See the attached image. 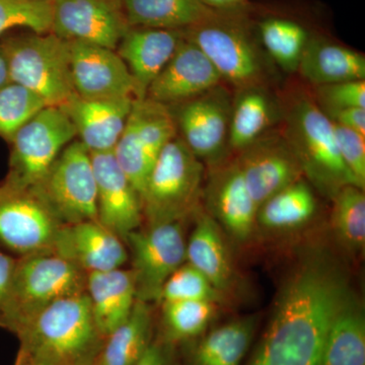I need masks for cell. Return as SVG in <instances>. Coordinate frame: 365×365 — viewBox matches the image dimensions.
Returning a JSON list of instances; mask_svg holds the SVG:
<instances>
[{"mask_svg": "<svg viewBox=\"0 0 365 365\" xmlns=\"http://www.w3.org/2000/svg\"><path fill=\"white\" fill-rule=\"evenodd\" d=\"M86 274L58 255L43 253L16 261L0 327L14 334L46 307L86 292Z\"/></svg>", "mask_w": 365, "mask_h": 365, "instance_id": "cell-5", "label": "cell"}, {"mask_svg": "<svg viewBox=\"0 0 365 365\" xmlns=\"http://www.w3.org/2000/svg\"><path fill=\"white\" fill-rule=\"evenodd\" d=\"M76 136V128L61 108L47 106L41 110L11 140V170L4 187L13 191L32 189Z\"/></svg>", "mask_w": 365, "mask_h": 365, "instance_id": "cell-9", "label": "cell"}, {"mask_svg": "<svg viewBox=\"0 0 365 365\" xmlns=\"http://www.w3.org/2000/svg\"><path fill=\"white\" fill-rule=\"evenodd\" d=\"M150 307L137 299L126 321L106 337L96 365H135L150 344Z\"/></svg>", "mask_w": 365, "mask_h": 365, "instance_id": "cell-29", "label": "cell"}, {"mask_svg": "<svg viewBox=\"0 0 365 365\" xmlns=\"http://www.w3.org/2000/svg\"><path fill=\"white\" fill-rule=\"evenodd\" d=\"M318 365H365V317L348 292L327 330Z\"/></svg>", "mask_w": 365, "mask_h": 365, "instance_id": "cell-25", "label": "cell"}, {"mask_svg": "<svg viewBox=\"0 0 365 365\" xmlns=\"http://www.w3.org/2000/svg\"><path fill=\"white\" fill-rule=\"evenodd\" d=\"M278 96L282 112L280 128L299 158L304 177L331 199L347 185L361 188L343 163L333 122L319 109L312 91L292 86Z\"/></svg>", "mask_w": 365, "mask_h": 365, "instance_id": "cell-2", "label": "cell"}, {"mask_svg": "<svg viewBox=\"0 0 365 365\" xmlns=\"http://www.w3.org/2000/svg\"><path fill=\"white\" fill-rule=\"evenodd\" d=\"M297 73L311 88L365 81V56L346 46L309 36Z\"/></svg>", "mask_w": 365, "mask_h": 365, "instance_id": "cell-24", "label": "cell"}, {"mask_svg": "<svg viewBox=\"0 0 365 365\" xmlns=\"http://www.w3.org/2000/svg\"><path fill=\"white\" fill-rule=\"evenodd\" d=\"M312 93L325 114L348 108H365V81L314 86Z\"/></svg>", "mask_w": 365, "mask_h": 365, "instance_id": "cell-38", "label": "cell"}, {"mask_svg": "<svg viewBox=\"0 0 365 365\" xmlns=\"http://www.w3.org/2000/svg\"><path fill=\"white\" fill-rule=\"evenodd\" d=\"M91 158L97 185L98 220L124 241L143 222L141 197L113 151L91 153Z\"/></svg>", "mask_w": 365, "mask_h": 365, "instance_id": "cell-16", "label": "cell"}, {"mask_svg": "<svg viewBox=\"0 0 365 365\" xmlns=\"http://www.w3.org/2000/svg\"><path fill=\"white\" fill-rule=\"evenodd\" d=\"M255 321L234 319L201 335L192 352V365H240L253 342Z\"/></svg>", "mask_w": 365, "mask_h": 365, "instance_id": "cell-28", "label": "cell"}, {"mask_svg": "<svg viewBox=\"0 0 365 365\" xmlns=\"http://www.w3.org/2000/svg\"><path fill=\"white\" fill-rule=\"evenodd\" d=\"M242 9L215 11L207 19L182 30L210 60L228 88L272 86L276 67L264 50Z\"/></svg>", "mask_w": 365, "mask_h": 365, "instance_id": "cell-3", "label": "cell"}, {"mask_svg": "<svg viewBox=\"0 0 365 365\" xmlns=\"http://www.w3.org/2000/svg\"><path fill=\"white\" fill-rule=\"evenodd\" d=\"M29 192L62 225L98 220L97 185L91 153L79 140L64 148L44 178Z\"/></svg>", "mask_w": 365, "mask_h": 365, "instance_id": "cell-8", "label": "cell"}, {"mask_svg": "<svg viewBox=\"0 0 365 365\" xmlns=\"http://www.w3.org/2000/svg\"><path fill=\"white\" fill-rule=\"evenodd\" d=\"M206 6L216 11H230L242 9L246 6L247 0H201Z\"/></svg>", "mask_w": 365, "mask_h": 365, "instance_id": "cell-43", "label": "cell"}, {"mask_svg": "<svg viewBox=\"0 0 365 365\" xmlns=\"http://www.w3.org/2000/svg\"><path fill=\"white\" fill-rule=\"evenodd\" d=\"M347 294L344 277L328 260L302 263L249 365H318L327 330Z\"/></svg>", "mask_w": 365, "mask_h": 365, "instance_id": "cell-1", "label": "cell"}, {"mask_svg": "<svg viewBox=\"0 0 365 365\" xmlns=\"http://www.w3.org/2000/svg\"><path fill=\"white\" fill-rule=\"evenodd\" d=\"M326 115L334 124L352 129L365 136V108H348Z\"/></svg>", "mask_w": 365, "mask_h": 365, "instance_id": "cell-40", "label": "cell"}, {"mask_svg": "<svg viewBox=\"0 0 365 365\" xmlns=\"http://www.w3.org/2000/svg\"><path fill=\"white\" fill-rule=\"evenodd\" d=\"M135 365H169V354L165 345L151 342Z\"/></svg>", "mask_w": 365, "mask_h": 365, "instance_id": "cell-42", "label": "cell"}, {"mask_svg": "<svg viewBox=\"0 0 365 365\" xmlns=\"http://www.w3.org/2000/svg\"><path fill=\"white\" fill-rule=\"evenodd\" d=\"M124 241L132 255L137 299L158 300L165 281L186 262L187 241L181 220L137 228Z\"/></svg>", "mask_w": 365, "mask_h": 365, "instance_id": "cell-10", "label": "cell"}, {"mask_svg": "<svg viewBox=\"0 0 365 365\" xmlns=\"http://www.w3.org/2000/svg\"><path fill=\"white\" fill-rule=\"evenodd\" d=\"M222 292L191 264L185 262L168 278L160 290L162 302L205 300L217 302Z\"/></svg>", "mask_w": 365, "mask_h": 365, "instance_id": "cell-37", "label": "cell"}, {"mask_svg": "<svg viewBox=\"0 0 365 365\" xmlns=\"http://www.w3.org/2000/svg\"><path fill=\"white\" fill-rule=\"evenodd\" d=\"M67 42L72 85L78 97L86 100L143 98L116 50L79 41Z\"/></svg>", "mask_w": 365, "mask_h": 365, "instance_id": "cell-12", "label": "cell"}, {"mask_svg": "<svg viewBox=\"0 0 365 365\" xmlns=\"http://www.w3.org/2000/svg\"><path fill=\"white\" fill-rule=\"evenodd\" d=\"M52 33L116 50L130 26L121 0H51Z\"/></svg>", "mask_w": 365, "mask_h": 365, "instance_id": "cell-15", "label": "cell"}, {"mask_svg": "<svg viewBox=\"0 0 365 365\" xmlns=\"http://www.w3.org/2000/svg\"><path fill=\"white\" fill-rule=\"evenodd\" d=\"M204 163L175 137L153 163L143 195L144 220L151 223L182 220L199 207Z\"/></svg>", "mask_w": 365, "mask_h": 365, "instance_id": "cell-6", "label": "cell"}, {"mask_svg": "<svg viewBox=\"0 0 365 365\" xmlns=\"http://www.w3.org/2000/svg\"><path fill=\"white\" fill-rule=\"evenodd\" d=\"M235 160L258 207L304 177L299 158L277 127L237 153Z\"/></svg>", "mask_w": 365, "mask_h": 365, "instance_id": "cell-13", "label": "cell"}, {"mask_svg": "<svg viewBox=\"0 0 365 365\" xmlns=\"http://www.w3.org/2000/svg\"><path fill=\"white\" fill-rule=\"evenodd\" d=\"M21 351L56 365H96L106 338L98 331L86 292L56 300L16 334Z\"/></svg>", "mask_w": 365, "mask_h": 365, "instance_id": "cell-4", "label": "cell"}, {"mask_svg": "<svg viewBox=\"0 0 365 365\" xmlns=\"http://www.w3.org/2000/svg\"><path fill=\"white\" fill-rule=\"evenodd\" d=\"M186 262L220 292L232 285L234 269L220 225L209 213L197 215L195 227L186 242Z\"/></svg>", "mask_w": 365, "mask_h": 365, "instance_id": "cell-26", "label": "cell"}, {"mask_svg": "<svg viewBox=\"0 0 365 365\" xmlns=\"http://www.w3.org/2000/svg\"><path fill=\"white\" fill-rule=\"evenodd\" d=\"M331 222L338 241L350 253L364 252L365 246L364 190L354 185L341 188L332 198Z\"/></svg>", "mask_w": 365, "mask_h": 365, "instance_id": "cell-32", "label": "cell"}, {"mask_svg": "<svg viewBox=\"0 0 365 365\" xmlns=\"http://www.w3.org/2000/svg\"><path fill=\"white\" fill-rule=\"evenodd\" d=\"M259 39L275 66L287 73L299 69L309 34L297 21L270 18L258 25Z\"/></svg>", "mask_w": 365, "mask_h": 365, "instance_id": "cell-31", "label": "cell"}, {"mask_svg": "<svg viewBox=\"0 0 365 365\" xmlns=\"http://www.w3.org/2000/svg\"><path fill=\"white\" fill-rule=\"evenodd\" d=\"M163 304V325L169 342L195 339L205 333L216 312V302L181 300Z\"/></svg>", "mask_w": 365, "mask_h": 365, "instance_id": "cell-33", "label": "cell"}, {"mask_svg": "<svg viewBox=\"0 0 365 365\" xmlns=\"http://www.w3.org/2000/svg\"><path fill=\"white\" fill-rule=\"evenodd\" d=\"M317 205L313 188L302 178L262 204L258 208L257 223L271 230L302 227L313 218Z\"/></svg>", "mask_w": 365, "mask_h": 365, "instance_id": "cell-30", "label": "cell"}, {"mask_svg": "<svg viewBox=\"0 0 365 365\" xmlns=\"http://www.w3.org/2000/svg\"><path fill=\"white\" fill-rule=\"evenodd\" d=\"M113 155L141 197L155 162L151 160L139 141L135 123L130 114L126 126L113 150Z\"/></svg>", "mask_w": 365, "mask_h": 365, "instance_id": "cell-36", "label": "cell"}, {"mask_svg": "<svg viewBox=\"0 0 365 365\" xmlns=\"http://www.w3.org/2000/svg\"><path fill=\"white\" fill-rule=\"evenodd\" d=\"M184 39L181 30L130 26L116 52L135 79L143 98L160 72L169 63Z\"/></svg>", "mask_w": 365, "mask_h": 365, "instance_id": "cell-21", "label": "cell"}, {"mask_svg": "<svg viewBox=\"0 0 365 365\" xmlns=\"http://www.w3.org/2000/svg\"><path fill=\"white\" fill-rule=\"evenodd\" d=\"M0 47L9 81L39 96L46 105L60 107L76 95L67 41L52 32L33 33L7 40Z\"/></svg>", "mask_w": 365, "mask_h": 365, "instance_id": "cell-7", "label": "cell"}, {"mask_svg": "<svg viewBox=\"0 0 365 365\" xmlns=\"http://www.w3.org/2000/svg\"><path fill=\"white\" fill-rule=\"evenodd\" d=\"M1 193H2V187H1V188H0V196H1Z\"/></svg>", "mask_w": 365, "mask_h": 365, "instance_id": "cell-46", "label": "cell"}, {"mask_svg": "<svg viewBox=\"0 0 365 365\" xmlns=\"http://www.w3.org/2000/svg\"><path fill=\"white\" fill-rule=\"evenodd\" d=\"M11 83L9 81V69H7L6 59L4 53L0 47V88Z\"/></svg>", "mask_w": 365, "mask_h": 365, "instance_id": "cell-45", "label": "cell"}, {"mask_svg": "<svg viewBox=\"0 0 365 365\" xmlns=\"http://www.w3.org/2000/svg\"><path fill=\"white\" fill-rule=\"evenodd\" d=\"M52 253L71 262L86 274L122 268L129 257L123 240L98 220L62 225Z\"/></svg>", "mask_w": 365, "mask_h": 365, "instance_id": "cell-19", "label": "cell"}, {"mask_svg": "<svg viewBox=\"0 0 365 365\" xmlns=\"http://www.w3.org/2000/svg\"><path fill=\"white\" fill-rule=\"evenodd\" d=\"M44 101L18 83H9L0 88V135L11 140L14 134L41 110Z\"/></svg>", "mask_w": 365, "mask_h": 365, "instance_id": "cell-34", "label": "cell"}, {"mask_svg": "<svg viewBox=\"0 0 365 365\" xmlns=\"http://www.w3.org/2000/svg\"><path fill=\"white\" fill-rule=\"evenodd\" d=\"M220 83L222 79L210 60L184 37L169 63L148 86L145 98L170 108Z\"/></svg>", "mask_w": 365, "mask_h": 365, "instance_id": "cell-18", "label": "cell"}, {"mask_svg": "<svg viewBox=\"0 0 365 365\" xmlns=\"http://www.w3.org/2000/svg\"><path fill=\"white\" fill-rule=\"evenodd\" d=\"M51 0H0V36L14 28L52 32Z\"/></svg>", "mask_w": 365, "mask_h": 365, "instance_id": "cell-35", "label": "cell"}, {"mask_svg": "<svg viewBox=\"0 0 365 365\" xmlns=\"http://www.w3.org/2000/svg\"><path fill=\"white\" fill-rule=\"evenodd\" d=\"M334 131L343 163L359 182V186L364 189L365 136L337 124H334Z\"/></svg>", "mask_w": 365, "mask_h": 365, "instance_id": "cell-39", "label": "cell"}, {"mask_svg": "<svg viewBox=\"0 0 365 365\" xmlns=\"http://www.w3.org/2000/svg\"><path fill=\"white\" fill-rule=\"evenodd\" d=\"M130 26L185 30L200 23L215 9L201 0H121Z\"/></svg>", "mask_w": 365, "mask_h": 365, "instance_id": "cell-27", "label": "cell"}, {"mask_svg": "<svg viewBox=\"0 0 365 365\" xmlns=\"http://www.w3.org/2000/svg\"><path fill=\"white\" fill-rule=\"evenodd\" d=\"M133 98L86 100L74 95L60 106L90 153L113 151L130 114Z\"/></svg>", "mask_w": 365, "mask_h": 365, "instance_id": "cell-20", "label": "cell"}, {"mask_svg": "<svg viewBox=\"0 0 365 365\" xmlns=\"http://www.w3.org/2000/svg\"><path fill=\"white\" fill-rule=\"evenodd\" d=\"M14 365H56L47 360L39 359V357L32 356L23 351H19L16 357V364Z\"/></svg>", "mask_w": 365, "mask_h": 365, "instance_id": "cell-44", "label": "cell"}, {"mask_svg": "<svg viewBox=\"0 0 365 365\" xmlns=\"http://www.w3.org/2000/svg\"><path fill=\"white\" fill-rule=\"evenodd\" d=\"M16 264L14 258L0 250V316L9 299Z\"/></svg>", "mask_w": 365, "mask_h": 365, "instance_id": "cell-41", "label": "cell"}, {"mask_svg": "<svg viewBox=\"0 0 365 365\" xmlns=\"http://www.w3.org/2000/svg\"><path fill=\"white\" fill-rule=\"evenodd\" d=\"M282 112L279 96L271 86H258L239 88L232 93L228 150L241 153L259 137L281 123Z\"/></svg>", "mask_w": 365, "mask_h": 365, "instance_id": "cell-22", "label": "cell"}, {"mask_svg": "<svg viewBox=\"0 0 365 365\" xmlns=\"http://www.w3.org/2000/svg\"><path fill=\"white\" fill-rule=\"evenodd\" d=\"M61 223L29 191L2 187L0 242L21 257L50 253Z\"/></svg>", "mask_w": 365, "mask_h": 365, "instance_id": "cell-14", "label": "cell"}, {"mask_svg": "<svg viewBox=\"0 0 365 365\" xmlns=\"http://www.w3.org/2000/svg\"><path fill=\"white\" fill-rule=\"evenodd\" d=\"M225 83L211 88L173 111L180 138L190 150L210 169L225 162L230 155L228 132L232 93ZM173 108V107H170Z\"/></svg>", "mask_w": 365, "mask_h": 365, "instance_id": "cell-11", "label": "cell"}, {"mask_svg": "<svg viewBox=\"0 0 365 365\" xmlns=\"http://www.w3.org/2000/svg\"><path fill=\"white\" fill-rule=\"evenodd\" d=\"M211 170L204 189L210 215L220 227L237 241H246L253 234L258 205L245 182L237 160H225Z\"/></svg>", "mask_w": 365, "mask_h": 365, "instance_id": "cell-17", "label": "cell"}, {"mask_svg": "<svg viewBox=\"0 0 365 365\" xmlns=\"http://www.w3.org/2000/svg\"><path fill=\"white\" fill-rule=\"evenodd\" d=\"M86 294L96 325L106 338L133 309L137 300L133 273L122 267L86 274Z\"/></svg>", "mask_w": 365, "mask_h": 365, "instance_id": "cell-23", "label": "cell"}]
</instances>
